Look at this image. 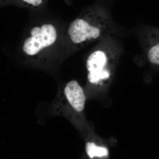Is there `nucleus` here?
I'll return each instance as SVG.
<instances>
[{"mask_svg": "<svg viewBox=\"0 0 159 159\" xmlns=\"http://www.w3.org/2000/svg\"><path fill=\"white\" fill-rule=\"evenodd\" d=\"M110 30V23L105 12L91 8L84 10L70 24L68 34L73 46L81 49L102 39Z\"/></svg>", "mask_w": 159, "mask_h": 159, "instance_id": "1", "label": "nucleus"}, {"mask_svg": "<svg viewBox=\"0 0 159 159\" xmlns=\"http://www.w3.org/2000/svg\"><path fill=\"white\" fill-rule=\"evenodd\" d=\"M58 33L56 27L50 23H43L32 27L23 43L22 51L29 58H41L56 44Z\"/></svg>", "mask_w": 159, "mask_h": 159, "instance_id": "2", "label": "nucleus"}, {"mask_svg": "<svg viewBox=\"0 0 159 159\" xmlns=\"http://www.w3.org/2000/svg\"><path fill=\"white\" fill-rule=\"evenodd\" d=\"M115 50L108 45H102L95 49L87 60L88 71V79L93 84H98L103 80L109 79L110 70L107 68L111 53Z\"/></svg>", "mask_w": 159, "mask_h": 159, "instance_id": "3", "label": "nucleus"}, {"mask_svg": "<svg viewBox=\"0 0 159 159\" xmlns=\"http://www.w3.org/2000/svg\"><path fill=\"white\" fill-rule=\"evenodd\" d=\"M64 97L68 105L75 111H82L85 106L86 97L83 90L76 80L68 83L63 90Z\"/></svg>", "mask_w": 159, "mask_h": 159, "instance_id": "4", "label": "nucleus"}, {"mask_svg": "<svg viewBox=\"0 0 159 159\" xmlns=\"http://www.w3.org/2000/svg\"><path fill=\"white\" fill-rule=\"evenodd\" d=\"M146 42L147 55L151 63L159 66V29H151Z\"/></svg>", "mask_w": 159, "mask_h": 159, "instance_id": "5", "label": "nucleus"}, {"mask_svg": "<svg viewBox=\"0 0 159 159\" xmlns=\"http://www.w3.org/2000/svg\"><path fill=\"white\" fill-rule=\"evenodd\" d=\"M49 0H1L2 6L6 5H15L20 7L37 9L44 7ZM67 4L70 5L72 0H63Z\"/></svg>", "mask_w": 159, "mask_h": 159, "instance_id": "6", "label": "nucleus"}, {"mask_svg": "<svg viewBox=\"0 0 159 159\" xmlns=\"http://www.w3.org/2000/svg\"><path fill=\"white\" fill-rule=\"evenodd\" d=\"M85 149L88 156L91 159L95 157H107L108 155L107 148L97 146L93 142H87L86 144Z\"/></svg>", "mask_w": 159, "mask_h": 159, "instance_id": "7", "label": "nucleus"}]
</instances>
